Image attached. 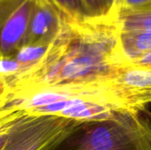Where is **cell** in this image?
Returning <instances> with one entry per match:
<instances>
[{
    "instance_id": "3",
    "label": "cell",
    "mask_w": 151,
    "mask_h": 150,
    "mask_svg": "<svg viewBox=\"0 0 151 150\" xmlns=\"http://www.w3.org/2000/svg\"><path fill=\"white\" fill-rule=\"evenodd\" d=\"M81 123L51 115H22L13 124L2 150H50Z\"/></svg>"
},
{
    "instance_id": "1",
    "label": "cell",
    "mask_w": 151,
    "mask_h": 150,
    "mask_svg": "<svg viewBox=\"0 0 151 150\" xmlns=\"http://www.w3.org/2000/svg\"><path fill=\"white\" fill-rule=\"evenodd\" d=\"M127 65L115 12L81 19L65 17L40 58L0 72V95L55 86L99 88Z\"/></svg>"
},
{
    "instance_id": "11",
    "label": "cell",
    "mask_w": 151,
    "mask_h": 150,
    "mask_svg": "<svg viewBox=\"0 0 151 150\" xmlns=\"http://www.w3.org/2000/svg\"><path fill=\"white\" fill-rule=\"evenodd\" d=\"M21 116L17 113L7 115L2 118H0V150L4 148L5 141L7 140L8 134L15 123V121L18 119V118Z\"/></svg>"
},
{
    "instance_id": "8",
    "label": "cell",
    "mask_w": 151,
    "mask_h": 150,
    "mask_svg": "<svg viewBox=\"0 0 151 150\" xmlns=\"http://www.w3.org/2000/svg\"><path fill=\"white\" fill-rule=\"evenodd\" d=\"M119 42L127 64L151 52V32H119Z\"/></svg>"
},
{
    "instance_id": "7",
    "label": "cell",
    "mask_w": 151,
    "mask_h": 150,
    "mask_svg": "<svg viewBox=\"0 0 151 150\" xmlns=\"http://www.w3.org/2000/svg\"><path fill=\"white\" fill-rule=\"evenodd\" d=\"M119 32H151V4L136 9H117Z\"/></svg>"
},
{
    "instance_id": "10",
    "label": "cell",
    "mask_w": 151,
    "mask_h": 150,
    "mask_svg": "<svg viewBox=\"0 0 151 150\" xmlns=\"http://www.w3.org/2000/svg\"><path fill=\"white\" fill-rule=\"evenodd\" d=\"M57 8L67 18L81 19L86 18L80 0H50Z\"/></svg>"
},
{
    "instance_id": "5",
    "label": "cell",
    "mask_w": 151,
    "mask_h": 150,
    "mask_svg": "<svg viewBox=\"0 0 151 150\" xmlns=\"http://www.w3.org/2000/svg\"><path fill=\"white\" fill-rule=\"evenodd\" d=\"M36 0H0V62L23 47Z\"/></svg>"
},
{
    "instance_id": "14",
    "label": "cell",
    "mask_w": 151,
    "mask_h": 150,
    "mask_svg": "<svg viewBox=\"0 0 151 150\" xmlns=\"http://www.w3.org/2000/svg\"><path fill=\"white\" fill-rule=\"evenodd\" d=\"M150 70H151V69H150Z\"/></svg>"
},
{
    "instance_id": "9",
    "label": "cell",
    "mask_w": 151,
    "mask_h": 150,
    "mask_svg": "<svg viewBox=\"0 0 151 150\" xmlns=\"http://www.w3.org/2000/svg\"><path fill=\"white\" fill-rule=\"evenodd\" d=\"M87 17L98 18L113 14L117 0H80Z\"/></svg>"
},
{
    "instance_id": "12",
    "label": "cell",
    "mask_w": 151,
    "mask_h": 150,
    "mask_svg": "<svg viewBox=\"0 0 151 150\" xmlns=\"http://www.w3.org/2000/svg\"><path fill=\"white\" fill-rule=\"evenodd\" d=\"M151 4V0H117V9H136Z\"/></svg>"
},
{
    "instance_id": "13",
    "label": "cell",
    "mask_w": 151,
    "mask_h": 150,
    "mask_svg": "<svg viewBox=\"0 0 151 150\" xmlns=\"http://www.w3.org/2000/svg\"><path fill=\"white\" fill-rule=\"evenodd\" d=\"M128 65H133L142 67V68L151 69V52L144 55L141 58H139V59H137V60H135V61H134Z\"/></svg>"
},
{
    "instance_id": "6",
    "label": "cell",
    "mask_w": 151,
    "mask_h": 150,
    "mask_svg": "<svg viewBox=\"0 0 151 150\" xmlns=\"http://www.w3.org/2000/svg\"><path fill=\"white\" fill-rule=\"evenodd\" d=\"M65 17L50 0H36L23 47H48Z\"/></svg>"
},
{
    "instance_id": "4",
    "label": "cell",
    "mask_w": 151,
    "mask_h": 150,
    "mask_svg": "<svg viewBox=\"0 0 151 150\" xmlns=\"http://www.w3.org/2000/svg\"><path fill=\"white\" fill-rule=\"evenodd\" d=\"M100 87L121 110L139 114L151 103V70L148 68L124 65Z\"/></svg>"
},
{
    "instance_id": "2",
    "label": "cell",
    "mask_w": 151,
    "mask_h": 150,
    "mask_svg": "<svg viewBox=\"0 0 151 150\" xmlns=\"http://www.w3.org/2000/svg\"><path fill=\"white\" fill-rule=\"evenodd\" d=\"M50 150H151V126L139 114L120 111L108 120L81 122Z\"/></svg>"
}]
</instances>
